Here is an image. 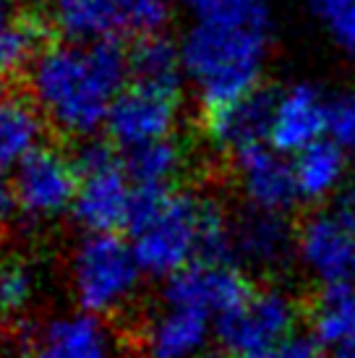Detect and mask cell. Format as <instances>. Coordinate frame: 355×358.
Wrapping results in <instances>:
<instances>
[{"label": "cell", "instance_id": "d6986e66", "mask_svg": "<svg viewBox=\"0 0 355 358\" xmlns=\"http://www.w3.org/2000/svg\"><path fill=\"white\" fill-rule=\"evenodd\" d=\"M300 201L324 204L335 201L347 186V150L335 139H321L293 157Z\"/></svg>", "mask_w": 355, "mask_h": 358}, {"label": "cell", "instance_id": "d4e9b609", "mask_svg": "<svg viewBox=\"0 0 355 358\" xmlns=\"http://www.w3.org/2000/svg\"><path fill=\"white\" fill-rule=\"evenodd\" d=\"M40 55V29L29 19H16L0 29V76H13Z\"/></svg>", "mask_w": 355, "mask_h": 358}, {"label": "cell", "instance_id": "d6a6232c", "mask_svg": "<svg viewBox=\"0 0 355 358\" xmlns=\"http://www.w3.org/2000/svg\"><path fill=\"white\" fill-rule=\"evenodd\" d=\"M201 358H217V356H201Z\"/></svg>", "mask_w": 355, "mask_h": 358}, {"label": "cell", "instance_id": "f546056e", "mask_svg": "<svg viewBox=\"0 0 355 358\" xmlns=\"http://www.w3.org/2000/svg\"><path fill=\"white\" fill-rule=\"evenodd\" d=\"M332 207H335L340 215H345L350 222H355V183H347L345 189L337 194V199L332 201Z\"/></svg>", "mask_w": 355, "mask_h": 358}, {"label": "cell", "instance_id": "4fadbf2b", "mask_svg": "<svg viewBox=\"0 0 355 358\" xmlns=\"http://www.w3.org/2000/svg\"><path fill=\"white\" fill-rule=\"evenodd\" d=\"M298 228L287 215L246 207L233 217V257L254 272H282L296 262Z\"/></svg>", "mask_w": 355, "mask_h": 358}, {"label": "cell", "instance_id": "603a6c76", "mask_svg": "<svg viewBox=\"0 0 355 358\" xmlns=\"http://www.w3.org/2000/svg\"><path fill=\"white\" fill-rule=\"evenodd\" d=\"M194 24L272 29V8L266 0H180Z\"/></svg>", "mask_w": 355, "mask_h": 358}, {"label": "cell", "instance_id": "5b68a950", "mask_svg": "<svg viewBox=\"0 0 355 358\" xmlns=\"http://www.w3.org/2000/svg\"><path fill=\"white\" fill-rule=\"evenodd\" d=\"M79 189L71 215L87 233H118L129 225L133 180L113 141L92 139L76 155Z\"/></svg>", "mask_w": 355, "mask_h": 358}, {"label": "cell", "instance_id": "7402d4cb", "mask_svg": "<svg viewBox=\"0 0 355 358\" xmlns=\"http://www.w3.org/2000/svg\"><path fill=\"white\" fill-rule=\"evenodd\" d=\"M186 168V152L175 141V136L147 147L126 152V170L133 186L144 189H173V183Z\"/></svg>", "mask_w": 355, "mask_h": 358}, {"label": "cell", "instance_id": "f1b7e54d", "mask_svg": "<svg viewBox=\"0 0 355 358\" xmlns=\"http://www.w3.org/2000/svg\"><path fill=\"white\" fill-rule=\"evenodd\" d=\"M16 212H19V204H16L13 180L6 173H0V233L8 228V222L13 220Z\"/></svg>", "mask_w": 355, "mask_h": 358}, {"label": "cell", "instance_id": "4316f807", "mask_svg": "<svg viewBox=\"0 0 355 358\" xmlns=\"http://www.w3.org/2000/svg\"><path fill=\"white\" fill-rule=\"evenodd\" d=\"M329 139H335L342 150L355 152V92H345V94L332 97Z\"/></svg>", "mask_w": 355, "mask_h": 358}, {"label": "cell", "instance_id": "52a82bcc", "mask_svg": "<svg viewBox=\"0 0 355 358\" xmlns=\"http://www.w3.org/2000/svg\"><path fill=\"white\" fill-rule=\"evenodd\" d=\"M300 303L282 285L254 288L240 306L217 319L215 338L227 356L256 358L298 332Z\"/></svg>", "mask_w": 355, "mask_h": 358}, {"label": "cell", "instance_id": "3957f363", "mask_svg": "<svg viewBox=\"0 0 355 358\" xmlns=\"http://www.w3.org/2000/svg\"><path fill=\"white\" fill-rule=\"evenodd\" d=\"M180 55L201 110H217L261 90L269 31L191 24Z\"/></svg>", "mask_w": 355, "mask_h": 358}, {"label": "cell", "instance_id": "8992f818", "mask_svg": "<svg viewBox=\"0 0 355 358\" xmlns=\"http://www.w3.org/2000/svg\"><path fill=\"white\" fill-rule=\"evenodd\" d=\"M50 19L68 42L152 37L170 21V0H52Z\"/></svg>", "mask_w": 355, "mask_h": 358}, {"label": "cell", "instance_id": "6da1fadb", "mask_svg": "<svg viewBox=\"0 0 355 358\" xmlns=\"http://www.w3.org/2000/svg\"><path fill=\"white\" fill-rule=\"evenodd\" d=\"M131 81L120 40L58 42L29 66V92L48 126L71 139H92L108 126L113 102Z\"/></svg>", "mask_w": 355, "mask_h": 358}, {"label": "cell", "instance_id": "7c38bea8", "mask_svg": "<svg viewBox=\"0 0 355 358\" xmlns=\"http://www.w3.org/2000/svg\"><path fill=\"white\" fill-rule=\"evenodd\" d=\"M329 110L332 97H326L316 84L298 81L275 92L269 144L287 157L329 139Z\"/></svg>", "mask_w": 355, "mask_h": 358}, {"label": "cell", "instance_id": "44dd1931", "mask_svg": "<svg viewBox=\"0 0 355 358\" xmlns=\"http://www.w3.org/2000/svg\"><path fill=\"white\" fill-rule=\"evenodd\" d=\"M308 332L324 350H332V356L355 348V285L319 290L308 308Z\"/></svg>", "mask_w": 355, "mask_h": 358}, {"label": "cell", "instance_id": "e0dca14e", "mask_svg": "<svg viewBox=\"0 0 355 358\" xmlns=\"http://www.w3.org/2000/svg\"><path fill=\"white\" fill-rule=\"evenodd\" d=\"M215 319L196 308L162 303L144 329L147 358H201L215 338Z\"/></svg>", "mask_w": 355, "mask_h": 358}, {"label": "cell", "instance_id": "7a4b0ae2", "mask_svg": "<svg viewBox=\"0 0 355 358\" xmlns=\"http://www.w3.org/2000/svg\"><path fill=\"white\" fill-rule=\"evenodd\" d=\"M126 230L147 278L170 280L196 259L236 262L233 217L212 196L133 186Z\"/></svg>", "mask_w": 355, "mask_h": 358}, {"label": "cell", "instance_id": "83f0119b", "mask_svg": "<svg viewBox=\"0 0 355 358\" xmlns=\"http://www.w3.org/2000/svg\"><path fill=\"white\" fill-rule=\"evenodd\" d=\"M256 358H326V350L311 332H296Z\"/></svg>", "mask_w": 355, "mask_h": 358}, {"label": "cell", "instance_id": "ba28073f", "mask_svg": "<svg viewBox=\"0 0 355 358\" xmlns=\"http://www.w3.org/2000/svg\"><path fill=\"white\" fill-rule=\"evenodd\" d=\"M13 191L19 215L34 225L55 222L73 209L76 189H79V170L76 159L66 152L42 144L37 152L13 170Z\"/></svg>", "mask_w": 355, "mask_h": 358}, {"label": "cell", "instance_id": "277c9868", "mask_svg": "<svg viewBox=\"0 0 355 358\" xmlns=\"http://www.w3.org/2000/svg\"><path fill=\"white\" fill-rule=\"evenodd\" d=\"M144 269L129 238L87 233L71 254V290L81 311L113 317L136 299Z\"/></svg>", "mask_w": 355, "mask_h": 358}, {"label": "cell", "instance_id": "2e32d148", "mask_svg": "<svg viewBox=\"0 0 355 358\" xmlns=\"http://www.w3.org/2000/svg\"><path fill=\"white\" fill-rule=\"evenodd\" d=\"M272 105H275V92L261 87L243 100L230 102L217 110H207L204 134L209 144L219 152H230L233 157L243 150L269 144Z\"/></svg>", "mask_w": 355, "mask_h": 358}, {"label": "cell", "instance_id": "5bb4252c", "mask_svg": "<svg viewBox=\"0 0 355 358\" xmlns=\"http://www.w3.org/2000/svg\"><path fill=\"white\" fill-rule=\"evenodd\" d=\"M236 178L248 207L290 215L300 204L293 159L272 144H259L236 155Z\"/></svg>", "mask_w": 355, "mask_h": 358}, {"label": "cell", "instance_id": "1f68e13d", "mask_svg": "<svg viewBox=\"0 0 355 358\" xmlns=\"http://www.w3.org/2000/svg\"><path fill=\"white\" fill-rule=\"evenodd\" d=\"M332 358H355V348H347V350H342V353H335Z\"/></svg>", "mask_w": 355, "mask_h": 358}, {"label": "cell", "instance_id": "8fae6325", "mask_svg": "<svg viewBox=\"0 0 355 358\" xmlns=\"http://www.w3.org/2000/svg\"><path fill=\"white\" fill-rule=\"evenodd\" d=\"M180 118V97L144 87H126L108 115L110 141L120 152H133L154 141L170 139Z\"/></svg>", "mask_w": 355, "mask_h": 358}, {"label": "cell", "instance_id": "ac0fdd59", "mask_svg": "<svg viewBox=\"0 0 355 358\" xmlns=\"http://www.w3.org/2000/svg\"><path fill=\"white\" fill-rule=\"evenodd\" d=\"M48 120L31 97L0 92V173L16 170L37 152L45 139Z\"/></svg>", "mask_w": 355, "mask_h": 358}, {"label": "cell", "instance_id": "30bf717a", "mask_svg": "<svg viewBox=\"0 0 355 358\" xmlns=\"http://www.w3.org/2000/svg\"><path fill=\"white\" fill-rule=\"evenodd\" d=\"M251 290L254 285L238 262L196 259L194 264L165 280L162 303L196 308L217 322L219 317L240 306L251 296Z\"/></svg>", "mask_w": 355, "mask_h": 358}, {"label": "cell", "instance_id": "4dcf8cb0", "mask_svg": "<svg viewBox=\"0 0 355 358\" xmlns=\"http://www.w3.org/2000/svg\"><path fill=\"white\" fill-rule=\"evenodd\" d=\"M19 19V10H16V0H0V29L8 27L10 21Z\"/></svg>", "mask_w": 355, "mask_h": 358}, {"label": "cell", "instance_id": "9a60e30c", "mask_svg": "<svg viewBox=\"0 0 355 358\" xmlns=\"http://www.w3.org/2000/svg\"><path fill=\"white\" fill-rule=\"evenodd\" d=\"M115 340L102 317L73 311L45 322L24 358H113Z\"/></svg>", "mask_w": 355, "mask_h": 358}, {"label": "cell", "instance_id": "ffe728a7", "mask_svg": "<svg viewBox=\"0 0 355 358\" xmlns=\"http://www.w3.org/2000/svg\"><path fill=\"white\" fill-rule=\"evenodd\" d=\"M129 63L133 87H144V90L180 97L183 81H186L180 45H175L162 34L141 37L133 45V50L129 52Z\"/></svg>", "mask_w": 355, "mask_h": 358}, {"label": "cell", "instance_id": "484cf974", "mask_svg": "<svg viewBox=\"0 0 355 358\" xmlns=\"http://www.w3.org/2000/svg\"><path fill=\"white\" fill-rule=\"evenodd\" d=\"M306 6L326 34L355 55V0H306Z\"/></svg>", "mask_w": 355, "mask_h": 358}, {"label": "cell", "instance_id": "cb8c5ba5", "mask_svg": "<svg viewBox=\"0 0 355 358\" xmlns=\"http://www.w3.org/2000/svg\"><path fill=\"white\" fill-rule=\"evenodd\" d=\"M37 272L27 259H0V322H19L37 299Z\"/></svg>", "mask_w": 355, "mask_h": 358}, {"label": "cell", "instance_id": "9c48e42d", "mask_svg": "<svg viewBox=\"0 0 355 358\" xmlns=\"http://www.w3.org/2000/svg\"><path fill=\"white\" fill-rule=\"evenodd\" d=\"M296 262L319 288L355 285V222L335 207L311 212L298 228Z\"/></svg>", "mask_w": 355, "mask_h": 358}]
</instances>
